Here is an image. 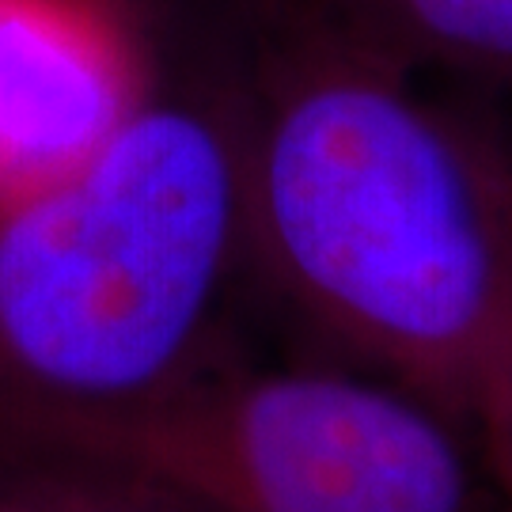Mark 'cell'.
<instances>
[{"label": "cell", "instance_id": "obj_1", "mask_svg": "<svg viewBox=\"0 0 512 512\" xmlns=\"http://www.w3.org/2000/svg\"><path fill=\"white\" fill-rule=\"evenodd\" d=\"M236 239V160L186 107L141 103L69 175L0 205V456L205 372Z\"/></svg>", "mask_w": 512, "mask_h": 512}, {"label": "cell", "instance_id": "obj_2", "mask_svg": "<svg viewBox=\"0 0 512 512\" xmlns=\"http://www.w3.org/2000/svg\"><path fill=\"white\" fill-rule=\"evenodd\" d=\"M258 217L319 327L482 418L512 342V228L437 122L380 84L311 88L270 129Z\"/></svg>", "mask_w": 512, "mask_h": 512}, {"label": "cell", "instance_id": "obj_3", "mask_svg": "<svg viewBox=\"0 0 512 512\" xmlns=\"http://www.w3.org/2000/svg\"><path fill=\"white\" fill-rule=\"evenodd\" d=\"M88 463L179 512H486L452 410L380 372L205 368L31 452Z\"/></svg>", "mask_w": 512, "mask_h": 512}, {"label": "cell", "instance_id": "obj_4", "mask_svg": "<svg viewBox=\"0 0 512 512\" xmlns=\"http://www.w3.org/2000/svg\"><path fill=\"white\" fill-rule=\"evenodd\" d=\"M137 107V61L99 0H0V205L69 175Z\"/></svg>", "mask_w": 512, "mask_h": 512}, {"label": "cell", "instance_id": "obj_5", "mask_svg": "<svg viewBox=\"0 0 512 512\" xmlns=\"http://www.w3.org/2000/svg\"><path fill=\"white\" fill-rule=\"evenodd\" d=\"M0 512H179L156 494L88 463L0 456Z\"/></svg>", "mask_w": 512, "mask_h": 512}, {"label": "cell", "instance_id": "obj_6", "mask_svg": "<svg viewBox=\"0 0 512 512\" xmlns=\"http://www.w3.org/2000/svg\"><path fill=\"white\" fill-rule=\"evenodd\" d=\"M410 8L452 46L512 57V0H410Z\"/></svg>", "mask_w": 512, "mask_h": 512}, {"label": "cell", "instance_id": "obj_7", "mask_svg": "<svg viewBox=\"0 0 512 512\" xmlns=\"http://www.w3.org/2000/svg\"><path fill=\"white\" fill-rule=\"evenodd\" d=\"M482 421H486V429H490V448H494L497 471H501V478L509 482V490H512V395L505 403H497Z\"/></svg>", "mask_w": 512, "mask_h": 512}, {"label": "cell", "instance_id": "obj_8", "mask_svg": "<svg viewBox=\"0 0 512 512\" xmlns=\"http://www.w3.org/2000/svg\"><path fill=\"white\" fill-rule=\"evenodd\" d=\"M509 395H512V342H509V357H505V372H501V380H497L494 399L486 403V410H482V418H486V414H490V410H494L497 403H505Z\"/></svg>", "mask_w": 512, "mask_h": 512}]
</instances>
